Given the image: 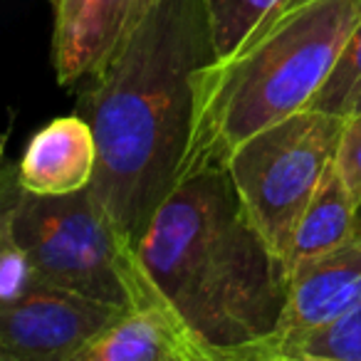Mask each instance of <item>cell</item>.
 <instances>
[{"instance_id": "52a82bcc", "label": "cell", "mask_w": 361, "mask_h": 361, "mask_svg": "<svg viewBox=\"0 0 361 361\" xmlns=\"http://www.w3.org/2000/svg\"><path fill=\"white\" fill-rule=\"evenodd\" d=\"M52 62L62 87L90 80L131 32L149 0H55Z\"/></svg>"}, {"instance_id": "4fadbf2b", "label": "cell", "mask_w": 361, "mask_h": 361, "mask_svg": "<svg viewBox=\"0 0 361 361\" xmlns=\"http://www.w3.org/2000/svg\"><path fill=\"white\" fill-rule=\"evenodd\" d=\"M280 0H206L216 60L233 55Z\"/></svg>"}, {"instance_id": "5bb4252c", "label": "cell", "mask_w": 361, "mask_h": 361, "mask_svg": "<svg viewBox=\"0 0 361 361\" xmlns=\"http://www.w3.org/2000/svg\"><path fill=\"white\" fill-rule=\"evenodd\" d=\"M361 97V20L346 40L329 80L314 97L312 106L331 114L349 116Z\"/></svg>"}, {"instance_id": "3957f363", "label": "cell", "mask_w": 361, "mask_h": 361, "mask_svg": "<svg viewBox=\"0 0 361 361\" xmlns=\"http://www.w3.org/2000/svg\"><path fill=\"white\" fill-rule=\"evenodd\" d=\"M359 20L361 0H280L233 55L208 62L183 178L226 166L247 136L312 106Z\"/></svg>"}, {"instance_id": "6da1fadb", "label": "cell", "mask_w": 361, "mask_h": 361, "mask_svg": "<svg viewBox=\"0 0 361 361\" xmlns=\"http://www.w3.org/2000/svg\"><path fill=\"white\" fill-rule=\"evenodd\" d=\"M216 57L206 0H149L80 97L77 114L97 139L90 188L136 252L151 218L183 178L198 72Z\"/></svg>"}, {"instance_id": "9a60e30c", "label": "cell", "mask_w": 361, "mask_h": 361, "mask_svg": "<svg viewBox=\"0 0 361 361\" xmlns=\"http://www.w3.org/2000/svg\"><path fill=\"white\" fill-rule=\"evenodd\" d=\"M42 285L11 226L0 221V305L16 302Z\"/></svg>"}, {"instance_id": "7a4b0ae2", "label": "cell", "mask_w": 361, "mask_h": 361, "mask_svg": "<svg viewBox=\"0 0 361 361\" xmlns=\"http://www.w3.org/2000/svg\"><path fill=\"white\" fill-rule=\"evenodd\" d=\"M139 257L213 361H267L290 270L252 226L228 166L180 180L151 218Z\"/></svg>"}, {"instance_id": "7c38bea8", "label": "cell", "mask_w": 361, "mask_h": 361, "mask_svg": "<svg viewBox=\"0 0 361 361\" xmlns=\"http://www.w3.org/2000/svg\"><path fill=\"white\" fill-rule=\"evenodd\" d=\"M270 361H361V305L331 324L277 341Z\"/></svg>"}, {"instance_id": "2e32d148", "label": "cell", "mask_w": 361, "mask_h": 361, "mask_svg": "<svg viewBox=\"0 0 361 361\" xmlns=\"http://www.w3.org/2000/svg\"><path fill=\"white\" fill-rule=\"evenodd\" d=\"M334 161L339 173L344 176L349 191L354 193L356 203H361V109L351 111L344 119Z\"/></svg>"}, {"instance_id": "ac0fdd59", "label": "cell", "mask_w": 361, "mask_h": 361, "mask_svg": "<svg viewBox=\"0 0 361 361\" xmlns=\"http://www.w3.org/2000/svg\"><path fill=\"white\" fill-rule=\"evenodd\" d=\"M356 109H361V97H359V102H356V106H354V111H356Z\"/></svg>"}, {"instance_id": "30bf717a", "label": "cell", "mask_w": 361, "mask_h": 361, "mask_svg": "<svg viewBox=\"0 0 361 361\" xmlns=\"http://www.w3.org/2000/svg\"><path fill=\"white\" fill-rule=\"evenodd\" d=\"M94 171V131L85 116L72 114L52 119L32 136L18 164V180L40 196H65L90 186Z\"/></svg>"}, {"instance_id": "e0dca14e", "label": "cell", "mask_w": 361, "mask_h": 361, "mask_svg": "<svg viewBox=\"0 0 361 361\" xmlns=\"http://www.w3.org/2000/svg\"><path fill=\"white\" fill-rule=\"evenodd\" d=\"M354 238H361V203L356 206V221H354Z\"/></svg>"}, {"instance_id": "8992f818", "label": "cell", "mask_w": 361, "mask_h": 361, "mask_svg": "<svg viewBox=\"0 0 361 361\" xmlns=\"http://www.w3.org/2000/svg\"><path fill=\"white\" fill-rule=\"evenodd\" d=\"M124 312L80 292L37 285L20 300L0 305V359L77 361Z\"/></svg>"}, {"instance_id": "ba28073f", "label": "cell", "mask_w": 361, "mask_h": 361, "mask_svg": "<svg viewBox=\"0 0 361 361\" xmlns=\"http://www.w3.org/2000/svg\"><path fill=\"white\" fill-rule=\"evenodd\" d=\"M356 305H361V238H351L292 270L285 312L267 349V361L277 341L331 324Z\"/></svg>"}, {"instance_id": "5b68a950", "label": "cell", "mask_w": 361, "mask_h": 361, "mask_svg": "<svg viewBox=\"0 0 361 361\" xmlns=\"http://www.w3.org/2000/svg\"><path fill=\"white\" fill-rule=\"evenodd\" d=\"M344 119L307 106L247 136L226 161L252 226L287 270L297 226L334 161Z\"/></svg>"}, {"instance_id": "8fae6325", "label": "cell", "mask_w": 361, "mask_h": 361, "mask_svg": "<svg viewBox=\"0 0 361 361\" xmlns=\"http://www.w3.org/2000/svg\"><path fill=\"white\" fill-rule=\"evenodd\" d=\"M356 206L359 203L336 169V161H331L297 226L290 252V275L297 265L324 255L354 238Z\"/></svg>"}, {"instance_id": "9c48e42d", "label": "cell", "mask_w": 361, "mask_h": 361, "mask_svg": "<svg viewBox=\"0 0 361 361\" xmlns=\"http://www.w3.org/2000/svg\"><path fill=\"white\" fill-rule=\"evenodd\" d=\"M77 361H213L183 317L156 297L126 310Z\"/></svg>"}, {"instance_id": "277c9868", "label": "cell", "mask_w": 361, "mask_h": 361, "mask_svg": "<svg viewBox=\"0 0 361 361\" xmlns=\"http://www.w3.org/2000/svg\"><path fill=\"white\" fill-rule=\"evenodd\" d=\"M0 221L11 226L42 285L124 310L164 297L90 186L65 196H40L20 186L18 166H8Z\"/></svg>"}]
</instances>
